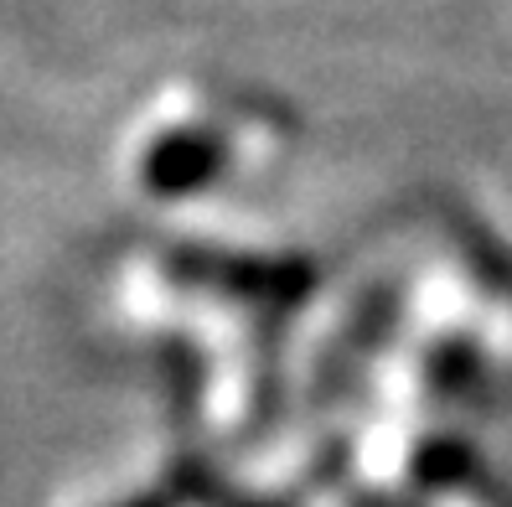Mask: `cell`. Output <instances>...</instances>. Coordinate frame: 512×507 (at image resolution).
<instances>
[{
    "label": "cell",
    "mask_w": 512,
    "mask_h": 507,
    "mask_svg": "<svg viewBox=\"0 0 512 507\" xmlns=\"http://www.w3.org/2000/svg\"><path fill=\"white\" fill-rule=\"evenodd\" d=\"M161 270L182 285L223 290L244 306H259L269 316L295 311L316 290V264L311 259H249V254H213L197 244H176L161 254Z\"/></svg>",
    "instance_id": "obj_1"
},
{
    "label": "cell",
    "mask_w": 512,
    "mask_h": 507,
    "mask_svg": "<svg viewBox=\"0 0 512 507\" xmlns=\"http://www.w3.org/2000/svg\"><path fill=\"white\" fill-rule=\"evenodd\" d=\"M233 166V140L218 125H166L135 156V187L156 202L197 197Z\"/></svg>",
    "instance_id": "obj_2"
},
{
    "label": "cell",
    "mask_w": 512,
    "mask_h": 507,
    "mask_svg": "<svg viewBox=\"0 0 512 507\" xmlns=\"http://www.w3.org/2000/svg\"><path fill=\"white\" fill-rule=\"evenodd\" d=\"M399 285H378V290H368V301L357 306V316L337 332V342H331L326 352H321V368H316V378H321V394H337L342 383L368 363V357L383 347V337L394 332V321H399Z\"/></svg>",
    "instance_id": "obj_3"
},
{
    "label": "cell",
    "mask_w": 512,
    "mask_h": 507,
    "mask_svg": "<svg viewBox=\"0 0 512 507\" xmlns=\"http://www.w3.org/2000/svg\"><path fill=\"white\" fill-rule=\"evenodd\" d=\"M119 507H171V492H150V497H130V502H119Z\"/></svg>",
    "instance_id": "obj_4"
}]
</instances>
